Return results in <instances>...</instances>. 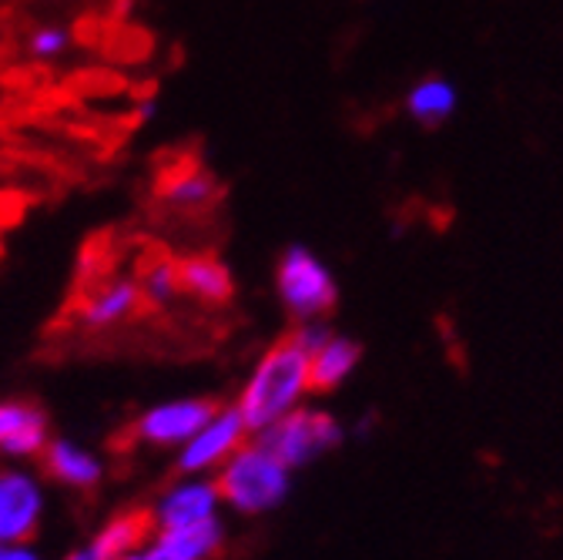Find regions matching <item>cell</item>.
Here are the masks:
<instances>
[{
  "label": "cell",
  "instance_id": "cell-23",
  "mask_svg": "<svg viewBox=\"0 0 563 560\" xmlns=\"http://www.w3.org/2000/svg\"><path fill=\"white\" fill-rule=\"evenodd\" d=\"M121 560H152V553H148V550H131V553L121 557Z\"/></svg>",
  "mask_w": 563,
  "mask_h": 560
},
{
  "label": "cell",
  "instance_id": "cell-14",
  "mask_svg": "<svg viewBox=\"0 0 563 560\" xmlns=\"http://www.w3.org/2000/svg\"><path fill=\"white\" fill-rule=\"evenodd\" d=\"M155 530V517L152 510H128L121 517H114L91 543V557L95 560H121L128 557L131 550H137L141 543H145Z\"/></svg>",
  "mask_w": 563,
  "mask_h": 560
},
{
  "label": "cell",
  "instance_id": "cell-8",
  "mask_svg": "<svg viewBox=\"0 0 563 560\" xmlns=\"http://www.w3.org/2000/svg\"><path fill=\"white\" fill-rule=\"evenodd\" d=\"M219 504H222L219 483L185 480V483L172 486L168 494L158 501L152 517H155L158 530H178V527H195V524H205V520H216Z\"/></svg>",
  "mask_w": 563,
  "mask_h": 560
},
{
  "label": "cell",
  "instance_id": "cell-12",
  "mask_svg": "<svg viewBox=\"0 0 563 560\" xmlns=\"http://www.w3.org/2000/svg\"><path fill=\"white\" fill-rule=\"evenodd\" d=\"M178 283L181 293L205 306H222L235 296V278L225 262L216 255H191L178 265Z\"/></svg>",
  "mask_w": 563,
  "mask_h": 560
},
{
  "label": "cell",
  "instance_id": "cell-21",
  "mask_svg": "<svg viewBox=\"0 0 563 560\" xmlns=\"http://www.w3.org/2000/svg\"><path fill=\"white\" fill-rule=\"evenodd\" d=\"M155 114H158V101H155V98H145V101H137V105H134V121H137V124H148Z\"/></svg>",
  "mask_w": 563,
  "mask_h": 560
},
{
  "label": "cell",
  "instance_id": "cell-11",
  "mask_svg": "<svg viewBox=\"0 0 563 560\" xmlns=\"http://www.w3.org/2000/svg\"><path fill=\"white\" fill-rule=\"evenodd\" d=\"M222 547V524L205 520L195 527H178V530H158L155 540L145 547L152 560H211Z\"/></svg>",
  "mask_w": 563,
  "mask_h": 560
},
{
  "label": "cell",
  "instance_id": "cell-4",
  "mask_svg": "<svg viewBox=\"0 0 563 560\" xmlns=\"http://www.w3.org/2000/svg\"><path fill=\"white\" fill-rule=\"evenodd\" d=\"M265 450H272L289 470L309 466L312 460L332 453L342 443V427L322 409L299 406L296 413L282 416L278 424L252 433Z\"/></svg>",
  "mask_w": 563,
  "mask_h": 560
},
{
  "label": "cell",
  "instance_id": "cell-15",
  "mask_svg": "<svg viewBox=\"0 0 563 560\" xmlns=\"http://www.w3.org/2000/svg\"><path fill=\"white\" fill-rule=\"evenodd\" d=\"M141 303V286L134 283V278H114V283H108L104 289H98L85 309H81V326L98 332V329H111L118 322H124Z\"/></svg>",
  "mask_w": 563,
  "mask_h": 560
},
{
  "label": "cell",
  "instance_id": "cell-17",
  "mask_svg": "<svg viewBox=\"0 0 563 560\" xmlns=\"http://www.w3.org/2000/svg\"><path fill=\"white\" fill-rule=\"evenodd\" d=\"M216 195H219V178L201 168L181 172V175L168 178L162 188V198L175 208H201L208 201H216Z\"/></svg>",
  "mask_w": 563,
  "mask_h": 560
},
{
  "label": "cell",
  "instance_id": "cell-9",
  "mask_svg": "<svg viewBox=\"0 0 563 560\" xmlns=\"http://www.w3.org/2000/svg\"><path fill=\"white\" fill-rule=\"evenodd\" d=\"M460 108V91L450 78L443 75H427V78H419L406 98H402V111L412 124L419 128H427V131H437L443 128Z\"/></svg>",
  "mask_w": 563,
  "mask_h": 560
},
{
  "label": "cell",
  "instance_id": "cell-20",
  "mask_svg": "<svg viewBox=\"0 0 563 560\" xmlns=\"http://www.w3.org/2000/svg\"><path fill=\"white\" fill-rule=\"evenodd\" d=\"M0 560H41V557L21 543H0Z\"/></svg>",
  "mask_w": 563,
  "mask_h": 560
},
{
  "label": "cell",
  "instance_id": "cell-19",
  "mask_svg": "<svg viewBox=\"0 0 563 560\" xmlns=\"http://www.w3.org/2000/svg\"><path fill=\"white\" fill-rule=\"evenodd\" d=\"M67 47H70V34H67L64 28H54V24L37 28V31L27 37V51H31L34 57H41V61L64 57V54H67Z\"/></svg>",
  "mask_w": 563,
  "mask_h": 560
},
{
  "label": "cell",
  "instance_id": "cell-2",
  "mask_svg": "<svg viewBox=\"0 0 563 560\" xmlns=\"http://www.w3.org/2000/svg\"><path fill=\"white\" fill-rule=\"evenodd\" d=\"M219 494L239 514H265L275 510L289 497L292 470L282 463L272 450L258 440L242 443L222 466H219Z\"/></svg>",
  "mask_w": 563,
  "mask_h": 560
},
{
  "label": "cell",
  "instance_id": "cell-6",
  "mask_svg": "<svg viewBox=\"0 0 563 560\" xmlns=\"http://www.w3.org/2000/svg\"><path fill=\"white\" fill-rule=\"evenodd\" d=\"M216 403L208 399H175L162 403L148 413H141L131 427V440L145 447H185L211 416H216Z\"/></svg>",
  "mask_w": 563,
  "mask_h": 560
},
{
  "label": "cell",
  "instance_id": "cell-10",
  "mask_svg": "<svg viewBox=\"0 0 563 560\" xmlns=\"http://www.w3.org/2000/svg\"><path fill=\"white\" fill-rule=\"evenodd\" d=\"M47 416L27 403H0V453L37 457L47 447Z\"/></svg>",
  "mask_w": 563,
  "mask_h": 560
},
{
  "label": "cell",
  "instance_id": "cell-5",
  "mask_svg": "<svg viewBox=\"0 0 563 560\" xmlns=\"http://www.w3.org/2000/svg\"><path fill=\"white\" fill-rule=\"evenodd\" d=\"M249 424L242 419L239 406H229V409H216V416L208 419V424L181 447V457H178V473L185 476H198V473H208V470H219L249 437Z\"/></svg>",
  "mask_w": 563,
  "mask_h": 560
},
{
  "label": "cell",
  "instance_id": "cell-13",
  "mask_svg": "<svg viewBox=\"0 0 563 560\" xmlns=\"http://www.w3.org/2000/svg\"><path fill=\"white\" fill-rule=\"evenodd\" d=\"M363 363V345L349 336H332L319 353L309 356V370H312V393H332L342 383H349V376L360 370Z\"/></svg>",
  "mask_w": 563,
  "mask_h": 560
},
{
  "label": "cell",
  "instance_id": "cell-7",
  "mask_svg": "<svg viewBox=\"0 0 563 560\" xmlns=\"http://www.w3.org/2000/svg\"><path fill=\"white\" fill-rule=\"evenodd\" d=\"M41 486L18 470H0V543H24L41 524Z\"/></svg>",
  "mask_w": 563,
  "mask_h": 560
},
{
  "label": "cell",
  "instance_id": "cell-18",
  "mask_svg": "<svg viewBox=\"0 0 563 560\" xmlns=\"http://www.w3.org/2000/svg\"><path fill=\"white\" fill-rule=\"evenodd\" d=\"M178 293H181L178 265L168 262V259L155 262V265L145 272V278H141V296H145L148 303H155V306H168Z\"/></svg>",
  "mask_w": 563,
  "mask_h": 560
},
{
  "label": "cell",
  "instance_id": "cell-1",
  "mask_svg": "<svg viewBox=\"0 0 563 560\" xmlns=\"http://www.w3.org/2000/svg\"><path fill=\"white\" fill-rule=\"evenodd\" d=\"M309 393H312L309 353L292 336H286L258 360L235 406L249 424V430L258 433L278 424L282 416L296 413Z\"/></svg>",
  "mask_w": 563,
  "mask_h": 560
},
{
  "label": "cell",
  "instance_id": "cell-3",
  "mask_svg": "<svg viewBox=\"0 0 563 560\" xmlns=\"http://www.w3.org/2000/svg\"><path fill=\"white\" fill-rule=\"evenodd\" d=\"M278 299L296 322L325 319L339 303V283L332 268L306 245H289L275 268Z\"/></svg>",
  "mask_w": 563,
  "mask_h": 560
},
{
  "label": "cell",
  "instance_id": "cell-22",
  "mask_svg": "<svg viewBox=\"0 0 563 560\" xmlns=\"http://www.w3.org/2000/svg\"><path fill=\"white\" fill-rule=\"evenodd\" d=\"M64 560H95V557H91V550L85 547V550H75V553H67Z\"/></svg>",
  "mask_w": 563,
  "mask_h": 560
},
{
  "label": "cell",
  "instance_id": "cell-16",
  "mask_svg": "<svg viewBox=\"0 0 563 560\" xmlns=\"http://www.w3.org/2000/svg\"><path fill=\"white\" fill-rule=\"evenodd\" d=\"M44 470L64 486H75V490H91L101 480V463L88 450L67 440H54L44 447Z\"/></svg>",
  "mask_w": 563,
  "mask_h": 560
}]
</instances>
